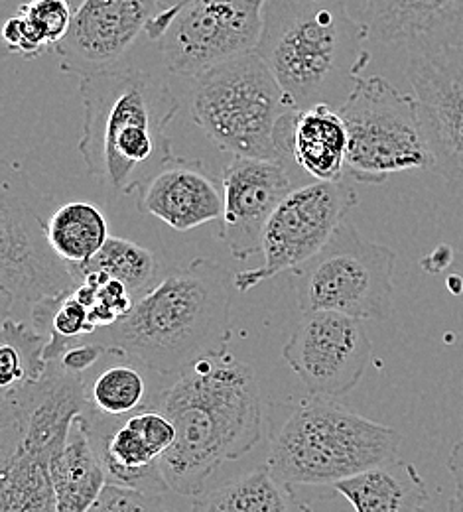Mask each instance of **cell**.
Segmentation results:
<instances>
[{"label":"cell","mask_w":463,"mask_h":512,"mask_svg":"<svg viewBox=\"0 0 463 512\" xmlns=\"http://www.w3.org/2000/svg\"><path fill=\"white\" fill-rule=\"evenodd\" d=\"M266 0H198L158 40L172 75L198 79L205 71L253 54L265 26Z\"/></svg>","instance_id":"8fae6325"},{"label":"cell","mask_w":463,"mask_h":512,"mask_svg":"<svg viewBox=\"0 0 463 512\" xmlns=\"http://www.w3.org/2000/svg\"><path fill=\"white\" fill-rule=\"evenodd\" d=\"M198 0H156V10L152 20L146 26V36L152 42H158L174 24V20L192 4H196Z\"/></svg>","instance_id":"1f68e13d"},{"label":"cell","mask_w":463,"mask_h":512,"mask_svg":"<svg viewBox=\"0 0 463 512\" xmlns=\"http://www.w3.org/2000/svg\"><path fill=\"white\" fill-rule=\"evenodd\" d=\"M192 83V121L219 150L282 164L276 127L292 107L255 52L217 65Z\"/></svg>","instance_id":"8992f818"},{"label":"cell","mask_w":463,"mask_h":512,"mask_svg":"<svg viewBox=\"0 0 463 512\" xmlns=\"http://www.w3.org/2000/svg\"><path fill=\"white\" fill-rule=\"evenodd\" d=\"M146 404L176 428L160 469L170 491L182 497H198L225 463L241 459L265 436L259 379L229 349L199 357Z\"/></svg>","instance_id":"6da1fadb"},{"label":"cell","mask_w":463,"mask_h":512,"mask_svg":"<svg viewBox=\"0 0 463 512\" xmlns=\"http://www.w3.org/2000/svg\"><path fill=\"white\" fill-rule=\"evenodd\" d=\"M369 40L408 58L463 46V0H365Z\"/></svg>","instance_id":"2e32d148"},{"label":"cell","mask_w":463,"mask_h":512,"mask_svg":"<svg viewBox=\"0 0 463 512\" xmlns=\"http://www.w3.org/2000/svg\"><path fill=\"white\" fill-rule=\"evenodd\" d=\"M18 12L28 20L36 36L52 50L64 42L75 14L69 0H28L18 6Z\"/></svg>","instance_id":"83f0119b"},{"label":"cell","mask_w":463,"mask_h":512,"mask_svg":"<svg viewBox=\"0 0 463 512\" xmlns=\"http://www.w3.org/2000/svg\"><path fill=\"white\" fill-rule=\"evenodd\" d=\"M400 436L330 396L310 394L272 410L268 459L292 487H324L397 459Z\"/></svg>","instance_id":"5b68a950"},{"label":"cell","mask_w":463,"mask_h":512,"mask_svg":"<svg viewBox=\"0 0 463 512\" xmlns=\"http://www.w3.org/2000/svg\"><path fill=\"white\" fill-rule=\"evenodd\" d=\"M83 416L109 483L152 495L170 491L160 469V453L148 444L131 414L123 418L107 416L89 404Z\"/></svg>","instance_id":"d6986e66"},{"label":"cell","mask_w":463,"mask_h":512,"mask_svg":"<svg viewBox=\"0 0 463 512\" xmlns=\"http://www.w3.org/2000/svg\"><path fill=\"white\" fill-rule=\"evenodd\" d=\"M357 203L355 190L341 180L294 188L266 223L263 266L235 274L237 292H249L320 253Z\"/></svg>","instance_id":"30bf717a"},{"label":"cell","mask_w":463,"mask_h":512,"mask_svg":"<svg viewBox=\"0 0 463 512\" xmlns=\"http://www.w3.org/2000/svg\"><path fill=\"white\" fill-rule=\"evenodd\" d=\"M397 255L365 239L347 219L326 247L292 270L298 310L333 312L353 320H389L395 308Z\"/></svg>","instance_id":"52a82bcc"},{"label":"cell","mask_w":463,"mask_h":512,"mask_svg":"<svg viewBox=\"0 0 463 512\" xmlns=\"http://www.w3.org/2000/svg\"><path fill=\"white\" fill-rule=\"evenodd\" d=\"M355 512H428L430 493L418 469L391 459L331 487Z\"/></svg>","instance_id":"ffe728a7"},{"label":"cell","mask_w":463,"mask_h":512,"mask_svg":"<svg viewBox=\"0 0 463 512\" xmlns=\"http://www.w3.org/2000/svg\"><path fill=\"white\" fill-rule=\"evenodd\" d=\"M347 128L337 109L314 105L288 111L276 127V146L282 164L292 162L314 182H339L345 174Z\"/></svg>","instance_id":"ac0fdd59"},{"label":"cell","mask_w":463,"mask_h":512,"mask_svg":"<svg viewBox=\"0 0 463 512\" xmlns=\"http://www.w3.org/2000/svg\"><path fill=\"white\" fill-rule=\"evenodd\" d=\"M2 38L10 54L22 58H40L46 50H50L32 30L28 20L16 10L2 26Z\"/></svg>","instance_id":"f546056e"},{"label":"cell","mask_w":463,"mask_h":512,"mask_svg":"<svg viewBox=\"0 0 463 512\" xmlns=\"http://www.w3.org/2000/svg\"><path fill=\"white\" fill-rule=\"evenodd\" d=\"M73 272L77 282H81L85 274L101 272L113 280H119L133 294L134 300H138L156 286L158 258L152 251L129 239L111 237L101 253L81 266H73Z\"/></svg>","instance_id":"484cf974"},{"label":"cell","mask_w":463,"mask_h":512,"mask_svg":"<svg viewBox=\"0 0 463 512\" xmlns=\"http://www.w3.org/2000/svg\"><path fill=\"white\" fill-rule=\"evenodd\" d=\"M46 233L54 251L71 266L95 258L111 239L105 213L89 201H71L46 221Z\"/></svg>","instance_id":"603a6c76"},{"label":"cell","mask_w":463,"mask_h":512,"mask_svg":"<svg viewBox=\"0 0 463 512\" xmlns=\"http://www.w3.org/2000/svg\"><path fill=\"white\" fill-rule=\"evenodd\" d=\"M103 355H107V353L101 345L91 343L87 339H73L67 343L62 355L56 361L73 375H85L89 369H93L97 365V361Z\"/></svg>","instance_id":"4dcf8cb0"},{"label":"cell","mask_w":463,"mask_h":512,"mask_svg":"<svg viewBox=\"0 0 463 512\" xmlns=\"http://www.w3.org/2000/svg\"><path fill=\"white\" fill-rule=\"evenodd\" d=\"M138 193V209L176 231H192L223 217V186L198 160L174 158Z\"/></svg>","instance_id":"e0dca14e"},{"label":"cell","mask_w":463,"mask_h":512,"mask_svg":"<svg viewBox=\"0 0 463 512\" xmlns=\"http://www.w3.org/2000/svg\"><path fill=\"white\" fill-rule=\"evenodd\" d=\"M448 469L454 479V497L448 505V512H463V438L450 449Z\"/></svg>","instance_id":"d6a6232c"},{"label":"cell","mask_w":463,"mask_h":512,"mask_svg":"<svg viewBox=\"0 0 463 512\" xmlns=\"http://www.w3.org/2000/svg\"><path fill=\"white\" fill-rule=\"evenodd\" d=\"M89 512H166L160 507V495L131 487L107 483Z\"/></svg>","instance_id":"f1b7e54d"},{"label":"cell","mask_w":463,"mask_h":512,"mask_svg":"<svg viewBox=\"0 0 463 512\" xmlns=\"http://www.w3.org/2000/svg\"><path fill=\"white\" fill-rule=\"evenodd\" d=\"M154 10L156 0H81L69 34L54 50L60 69L79 79L121 64Z\"/></svg>","instance_id":"5bb4252c"},{"label":"cell","mask_w":463,"mask_h":512,"mask_svg":"<svg viewBox=\"0 0 463 512\" xmlns=\"http://www.w3.org/2000/svg\"><path fill=\"white\" fill-rule=\"evenodd\" d=\"M235 292V274L196 258L138 298L123 320L79 339L148 371L180 375L199 357L227 349Z\"/></svg>","instance_id":"3957f363"},{"label":"cell","mask_w":463,"mask_h":512,"mask_svg":"<svg viewBox=\"0 0 463 512\" xmlns=\"http://www.w3.org/2000/svg\"><path fill=\"white\" fill-rule=\"evenodd\" d=\"M91 408L107 416H129L140 410L146 396V381L133 365H115L105 369L91 386H87Z\"/></svg>","instance_id":"4316f807"},{"label":"cell","mask_w":463,"mask_h":512,"mask_svg":"<svg viewBox=\"0 0 463 512\" xmlns=\"http://www.w3.org/2000/svg\"><path fill=\"white\" fill-rule=\"evenodd\" d=\"M192 512H312L294 487L263 463L194 497Z\"/></svg>","instance_id":"7402d4cb"},{"label":"cell","mask_w":463,"mask_h":512,"mask_svg":"<svg viewBox=\"0 0 463 512\" xmlns=\"http://www.w3.org/2000/svg\"><path fill=\"white\" fill-rule=\"evenodd\" d=\"M50 473L58 512H89L107 487V471L83 414L73 420L66 446L50 463Z\"/></svg>","instance_id":"44dd1931"},{"label":"cell","mask_w":463,"mask_h":512,"mask_svg":"<svg viewBox=\"0 0 463 512\" xmlns=\"http://www.w3.org/2000/svg\"><path fill=\"white\" fill-rule=\"evenodd\" d=\"M0 512H58L46 457L16 453L0 465Z\"/></svg>","instance_id":"cb8c5ba5"},{"label":"cell","mask_w":463,"mask_h":512,"mask_svg":"<svg viewBox=\"0 0 463 512\" xmlns=\"http://www.w3.org/2000/svg\"><path fill=\"white\" fill-rule=\"evenodd\" d=\"M83 134L79 154L95 182L117 195L140 192L168 162L166 128L182 103L170 85L136 65L79 77Z\"/></svg>","instance_id":"7a4b0ae2"},{"label":"cell","mask_w":463,"mask_h":512,"mask_svg":"<svg viewBox=\"0 0 463 512\" xmlns=\"http://www.w3.org/2000/svg\"><path fill=\"white\" fill-rule=\"evenodd\" d=\"M50 337L32 323L6 318L0 331V388L14 390L44 379Z\"/></svg>","instance_id":"d4e9b609"},{"label":"cell","mask_w":463,"mask_h":512,"mask_svg":"<svg viewBox=\"0 0 463 512\" xmlns=\"http://www.w3.org/2000/svg\"><path fill=\"white\" fill-rule=\"evenodd\" d=\"M34 188L16 166L4 168L0 193V294L2 316L12 308H32L64 300L75 288L73 266L48 239L46 221L34 207Z\"/></svg>","instance_id":"9c48e42d"},{"label":"cell","mask_w":463,"mask_h":512,"mask_svg":"<svg viewBox=\"0 0 463 512\" xmlns=\"http://www.w3.org/2000/svg\"><path fill=\"white\" fill-rule=\"evenodd\" d=\"M373 343L361 321L316 312L304 316L282 347V357L310 394L337 398L361 381Z\"/></svg>","instance_id":"7c38bea8"},{"label":"cell","mask_w":463,"mask_h":512,"mask_svg":"<svg viewBox=\"0 0 463 512\" xmlns=\"http://www.w3.org/2000/svg\"><path fill=\"white\" fill-rule=\"evenodd\" d=\"M406 77L434 168L463 192V46L408 58Z\"/></svg>","instance_id":"4fadbf2b"},{"label":"cell","mask_w":463,"mask_h":512,"mask_svg":"<svg viewBox=\"0 0 463 512\" xmlns=\"http://www.w3.org/2000/svg\"><path fill=\"white\" fill-rule=\"evenodd\" d=\"M347 128L345 174L369 186L434 168L414 95L381 75H361L337 109Z\"/></svg>","instance_id":"ba28073f"},{"label":"cell","mask_w":463,"mask_h":512,"mask_svg":"<svg viewBox=\"0 0 463 512\" xmlns=\"http://www.w3.org/2000/svg\"><path fill=\"white\" fill-rule=\"evenodd\" d=\"M369 34L345 0H266L255 54L268 65L292 109H339L371 62Z\"/></svg>","instance_id":"277c9868"},{"label":"cell","mask_w":463,"mask_h":512,"mask_svg":"<svg viewBox=\"0 0 463 512\" xmlns=\"http://www.w3.org/2000/svg\"><path fill=\"white\" fill-rule=\"evenodd\" d=\"M223 217L219 235L229 253L237 260H247L261 253L266 223L292 192L290 172L284 164L233 156L221 176Z\"/></svg>","instance_id":"9a60e30c"}]
</instances>
